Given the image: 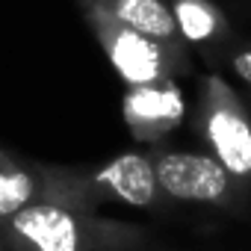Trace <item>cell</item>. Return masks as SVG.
Instances as JSON below:
<instances>
[{"mask_svg": "<svg viewBox=\"0 0 251 251\" xmlns=\"http://www.w3.org/2000/svg\"><path fill=\"white\" fill-rule=\"evenodd\" d=\"M157 183L180 201H219L227 189V169L204 154H166L154 166Z\"/></svg>", "mask_w": 251, "mask_h": 251, "instance_id": "1", "label": "cell"}, {"mask_svg": "<svg viewBox=\"0 0 251 251\" xmlns=\"http://www.w3.org/2000/svg\"><path fill=\"white\" fill-rule=\"evenodd\" d=\"M9 227L36 251H80V233L68 210L53 204H27L9 216Z\"/></svg>", "mask_w": 251, "mask_h": 251, "instance_id": "2", "label": "cell"}, {"mask_svg": "<svg viewBox=\"0 0 251 251\" xmlns=\"http://www.w3.org/2000/svg\"><path fill=\"white\" fill-rule=\"evenodd\" d=\"M98 180H103L118 198H124L133 207H148L157 192V175L154 166L142 154H121L106 169H100Z\"/></svg>", "mask_w": 251, "mask_h": 251, "instance_id": "3", "label": "cell"}, {"mask_svg": "<svg viewBox=\"0 0 251 251\" xmlns=\"http://www.w3.org/2000/svg\"><path fill=\"white\" fill-rule=\"evenodd\" d=\"M210 139L216 145V154L222 157V166L233 175L251 172V127L233 112H213L210 118Z\"/></svg>", "mask_w": 251, "mask_h": 251, "instance_id": "4", "label": "cell"}, {"mask_svg": "<svg viewBox=\"0 0 251 251\" xmlns=\"http://www.w3.org/2000/svg\"><path fill=\"white\" fill-rule=\"evenodd\" d=\"M115 24L148 39H172L177 30L175 12L163 0H109Z\"/></svg>", "mask_w": 251, "mask_h": 251, "instance_id": "5", "label": "cell"}, {"mask_svg": "<svg viewBox=\"0 0 251 251\" xmlns=\"http://www.w3.org/2000/svg\"><path fill=\"white\" fill-rule=\"evenodd\" d=\"M33 198V180L27 172L0 169V219H9L24 210Z\"/></svg>", "mask_w": 251, "mask_h": 251, "instance_id": "6", "label": "cell"}, {"mask_svg": "<svg viewBox=\"0 0 251 251\" xmlns=\"http://www.w3.org/2000/svg\"><path fill=\"white\" fill-rule=\"evenodd\" d=\"M175 18H180V27H183L189 36H195V39L204 36V33L210 30V24H213L210 12L204 9V3H198V0H180Z\"/></svg>", "mask_w": 251, "mask_h": 251, "instance_id": "7", "label": "cell"}, {"mask_svg": "<svg viewBox=\"0 0 251 251\" xmlns=\"http://www.w3.org/2000/svg\"><path fill=\"white\" fill-rule=\"evenodd\" d=\"M233 68H236V74L251 86V50H245V53H239L236 59H233Z\"/></svg>", "mask_w": 251, "mask_h": 251, "instance_id": "8", "label": "cell"}]
</instances>
